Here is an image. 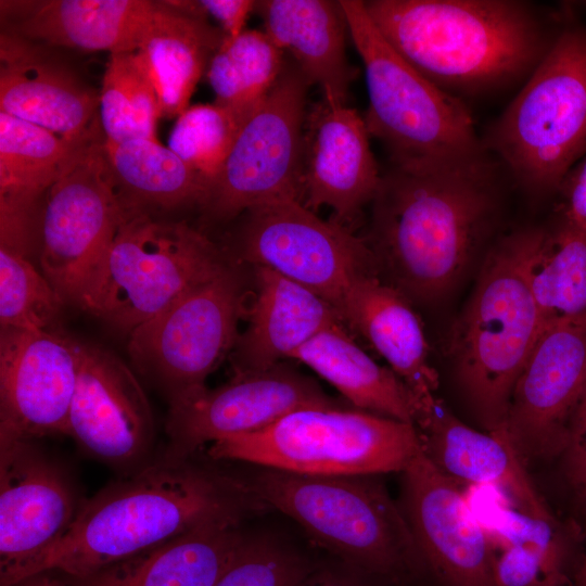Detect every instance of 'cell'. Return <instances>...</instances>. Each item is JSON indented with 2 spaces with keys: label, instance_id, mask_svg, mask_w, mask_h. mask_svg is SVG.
Here are the masks:
<instances>
[{
  "label": "cell",
  "instance_id": "6da1fadb",
  "mask_svg": "<svg viewBox=\"0 0 586 586\" xmlns=\"http://www.w3.org/2000/svg\"><path fill=\"white\" fill-rule=\"evenodd\" d=\"M192 458L162 456L102 488L81 504L65 534L8 586L47 571L84 577L202 525L241 521L258 502L243 476Z\"/></svg>",
  "mask_w": 586,
  "mask_h": 586
},
{
  "label": "cell",
  "instance_id": "7a4b0ae2",
  "mask_svg": "<svg viewBox=\"0 0 586 586\" xmlns=\"http://www.w3.org/2000/svg\"><path fill=\"white\" fill-rule=\"evenodd\" d=\"M494 165L395 164L381 177L366 239L390 284L433 302L461 279L496 217Z\"/></svg>",
  "mask_w": 586,
  "mask_h": 586
},
{
  "label": "cell",
  "instance_id": "3957f363",
  "mask_svg": "<svg viewBox=\"0 0 586 586\" xmlns=\"http://www.w3.org/2000/svg\"><path fill=\"white\" fill-rule=\"evenodd\" d=\"M364 5L406 62L456 97L530 75L555 39L520 1L369 0Z\"/></svg>",
  "mask_w": 586,
  "mask_h": 586
},
{
  "label": "cell",
  "instance_id": "277c9868",
  "mask_svg": "<svg viewBox=\"0 0 586 586\" xmlns=\"http://www.w3.org/2000/svg\"><path fill=\"white\" fill-rule=\"evenodd\" d=\"M544 233L512 232L488 250L453 326L449 354L459 385L487 432L501 433L514 384L543 331L530 265Z\"/></svg>",
  "mask_w": 586,
  "mask_h": 586
},
{
  "label": "cell",
  "instance_id": "5b68a950",
  "mask_svg": "<svg viewBox=\"0 0 586 586\" xmlns=\"http://www.w3.org/2000/svg\"><path fill=\"white\" fill-rule=\"evenodd\" d=\"M372 475H314L260 468L250 493L295 520L319 544L374 579L409 586L420 557L403 511Z\"/></svg>",
  "mask_w": 586,
  "mask_h": 586
},
{
  "label": "cell",
  "instance_id": "8992f818",
  "mask_svg": "<svg viewBox=\"0 0 586 586\" xmlns=\"http://www.w3.org/2000/svg\"><path fill=\"white\" fill-rule=\"evenodd\" d=\"M339 4L365 67L368 132L386 145L392 163L458 166L488 160L461 99L402 58L377 29L364 1Z\"/></svg>",
  "mask_w": 586,
  "mask_h": 586
},
{
  "label": "cell",
  "instance_id": "52a82bcc",
  "mask_svg": "<svg viewBox=\"0 0 586 586\" xmlns=\"http://www.w3.org/2000/svg\"><path fill=\"white\" fill-rule=\"evenodd\" d=\"M415 424L360 409L309 407L211 444L213 460L314 475L403 472L421 451Z\"/></svg>",
  "mask_w": 586,
  "mask_h": 586
},
{
  "label": "cell",
  "instance_id": "ba28073f",
  "mask_svg": "<svg viewBox=\"0 0 586 586\" xmlns=\"http://www.w3.org/2000/svg\"><path fill=\"white\" fill-rule=\"evenodd\" d=\"M229 264L213 241L183 221L129 215L78 307L130 333Z\"/></svg>",
  "mask_w": 586,
  "mask_h": 586
},
{
  "label": "cell",
  "instance_id": "9c48e42d",
  "mask_svg": "<svg viewBox=\"0 0 586 586\" xmlns=\"http://www.w3.org/2000/svg\"><path fill=\"white\" fill-rule=\"evenodd\" d=\"M486 142L527 189L557 191L586 154V28L556 35Z\"/></svg>",
  "mask_w": 586,
  "mask_h": 586
},
{
  "label": "cell",
  "instance_id": "30bf717a",
  "mask_svg": "<svg viewBox=\"0 0 586 586\" xmlns=\"http://www.w3.org/2000/svg\"><path fill=\"white\" fill-rule=\"evenodd\" d=\"M310 82L286 64L267 95L243 123L199 204L204 217L225 222L273 200L301 202L306 98Z\"/></svg>",
  "mask_w": 586,
  "mask_h": 586
},
{
  "label": "cell",
  "instance_id": "8fae6325",
  "mask_svg": "<svg viewBox=\"0 0 586 586\" xmlns=\"http://www.w3.org/2000/svg\"><path fill=\"white\" fill-rule=\"evenodd\" d=\"M242 311V280L229 264L133 329L129 355L168 400L196 393L206 387L207 377L235 345Z\"/></svg>",
  "mask_w": 586,
  "mask_h": 586
},
{
  "label": "cell",
  "instance_id": "7c38bea8",
  "mask_svg": "<svg viewBox=\"0 0 586 586\" xmlns=\"http://www.w3.org/2000/svg\"><path fill=\"white\" fill-rule=\"evenodd\" d=\"M235 249L240 260L295 281L337 313L358 277L379 272L366 239L319 218L294 199L273 200L244 212Z\"/></svg>",
  "mask_w": 586,
  "mask_h": 586
},
{
  "label": "cell",
  "instance_id": "4fadbf2b",
  "mask_svg": "<svg viewBox=\"0 0 586 586\" xmlns=\"http://www.w3.org/2000/svg\"><path fill=\"white\" fill-rule=\"evenodd\" d=\"M125 217L104 140L94 139L79 151L42 203L39 262L65 303L78 306Z\"/></svg>",
  "mask_w": 586,
  "mask_h": 586
},
{
  "label": "cell",
  "instance_id": "5bb4252c",
  "mask_svg": "<svg viewBox=\"0 0 586 586\" xmlns=\"http://www.w3.org/2000/svg\"><path fill=\"white\" fill-rule=\"evenodd\" d=\"M168 402L163 457L169 459L191 458L206 443L262 430L298 409L341 407L315 381L282 362L235 372L217 388Z\"/></svg>",
  "mask_w": 586,
  "mask_h": 586
},
{
  "label": "cell",
  "instance_id": "9a60e30c",
  "mask_svg": "<svg viewBox=\"0 0 586 586\" xmlns=\"http://www.w3.org/2000/svg\"><path fill=\"white\" fill-rule=\"evenodd\" d=\"M404 473V514L419 557L418 582L434 586H495L492 537L457 482L421 451Z\"/></svg>",
  "mask_w": 586,
  "mask_h": 586
},
{
  "label": "cell",
  "instance_id": "2e32d148",
  "mask_svg": "<svg viewBox=\"0 0 586 586\" xmlns=\"http://www.w3.org/2000/svg\"><path fill=\"white\" fill-rule=\"evenodd\" d=\"M67 435L89 456L124 475L153 461L155 425L150 403L131 369L109 349L80 344Z\"/></svg>",
  "mask_w": 586,
  "mask_h": 586
},
{
  "label": "cell",
  "instance_id": "e0dca14e",
  "mask_svg": "<svg viewBox=\"0 0 586 586\" xmlns=\"http://www.w3.org/2000/svg\"><path fill=\"white\" fill-rule=\"evenodd\" d=\"M80 344L50 330L1 328L0 444L67 435Z\"/></svg>",
  "mask_w": 586,
  "mask_h": 586
},
{
  "label": "cell",
  "instance_id": "ac0fdd59",
  "mask_svg": "<svg viewBox=\"0 0 586 586\" xmlns=\"http://www.w3.org/2000/svg\"><path fill=\"white\" fill-rule=\"evenodd\" d=\"M585 387L586 328H544L514 384L506 423L525 464L562 455Z\"/></svg>",
  "mask_w": 586,
  "mask_h": 586
},
{
  "label": "cell",
  "instance_id": "d6986e66",
  "mask_svg": "<svg viewBox=\"0 0 586 586\" xmlns=\"http://www.w3.org/2000/svg\"><path fill=\"white\" fill-rule=\"evenodd\" d=\"M81 504L34 440L0 444V586L65 534Z\"/></svg>",
  "mask_w": 586,
  "mask_h": 586
},
{
  "label": "cell",
  "instance_id": "ffe728a7",
  "mask_svg": "<svg viewBox=\"0 0 586 586\" xmlns=\"http://www.w3.org/2000/svg\"><path fill=\"white\" fill-rule=\"evenodd\" d=\"M369 137L356 110L324 99L314 103L304 123L301 203L313 212L330 207L333 221L351 229L381 182Z\"/></svg>",
  "mask_w": 586,
  "mask_h": 586
},
{
  "label": "cell",
  "instance_id": "44dd1931",
  "mask_svg": "<svg viewBox=\"0 0 586 586\" xmlns=\"http://www.w3.org/2000/svg\"><path fill=\"white\" fill-rule=\"evenodd\" d=\"M51 48L1 31L0 111L69 140L94 137L99 92Z\"/></svg>",
  "mask_w": 586,
  "mask_h": 586
},
{
  "label": "cell",
  "instance_id": "7402d4cb",
  "mask_svg": "<svg viewBox=\"0 0 586 586\" xmlns=\"http://www.w3.org/2000/svg\"><path fill=\"white\" fill-rule=\"evenodd\" d=\"M415 425L423 454L455 482L493 485L514 508L539 519L556 518L537 493L507 432L482 433L460 421L430 394L417 397Z\"/></svg>",
  "mask_w": 586,
  "mask_h": 586
},
{
  "label": "cell",
  "instance_id": "603a6c76",
  "mask_svg": "<svg viewBox=\"0 0 586 586\" xmlns=\"http://www.w3.org/2000/svg\"><path fill=\"white\" fill-rule=\"evenodd\" d=\"M1 31L53 48L137 51L151 24L156 1H1Z\"/></svg>",
  "mask_w": 586,
  "mask_h": 586
},
{
  "label": "cell",
  "instance_id": "cb8c5ba5",
  "mask_svg": "<svg viewBox=\"0 0 586 586\" xmlns=\"http://www.w3.org/2000/svg\"><path fill=\"white\" fill-rule=\"evenodd\" d=\"M256 296L238 336L235 372L265 370L291 358L320 332L344 324L323 297L266 267H255Z\"/></svg>",
  "mask_w": 586,
  "mask_h": 586
},
{
  "label": "cell",
  "instance_id": "d4e9b609",
  "mask_svg": "<svg viewBox=\"0 0 586 586\" xmlns=\"http://www.w3.org/2000/svg\"><path fill=\"white\" fill-rule=\"evenodd\" d=\"M234 520L212 522L112 563L75 586H214L246 537Z\"/></svg>",
  "mask_w": 586,
  "mask_h": 586
},
{
  "label": "cell",
  "instance_id": "484cf974",
  "mask_svg": "<svg viewBox=\"0 0 586 586\" xmlns=\"http://www.w3.org/2000/svg\"><path fill=\"white\" fill-rule=\"evenodd\" d=\"M339 314L387 361L417 397L435 394L438 375L429 360L422 323L409 300L378 273L358 277Z\"/></svg>",
  "mask_w": 586,
  "mask_h": 586
},
{
  "label": "cell",
  "instance_id": "4316f807",
  "mask_svg": "<svg viewBox=\"0 0 586 586\" xmlns=\"http://www.w3.org/2000/svg\"><path fill=\"white\" fill-rule=\"evenodd\" d=\"M256 12L264 31L310 84L320 87L326 101L345 104L354 78L345 53L348 31L339 1L259 0Z\"/></svg>",
  "mask_w": 586,
  "mask_h": 586
},
{
  "label": "cell",
  "instance_id": "83f0119b",
  "mask_svg": "<svg viewBox=\"0 0 586 586\" xmlns=\"http://www.w3.org/2000/svg\"><path fill=\"white\" fill-rule=\"evenodd\" d=\"M225 35L178 1H156L148 33L137 52L155 86L162 116H179L220 47Z\"/></svg>",
  "mask_w": 586,
  "mask_h": 586
},
{
  "label": "cell",
  "instance_id": "f1b7e54d",
  "mask_svg": "<svg viewBox=\"0 0 586 586\" xmlns=\"http://www.w3.org/2000/svg\"><path fill=\"white\" fill-rule=\"evenodd\" d=\"M290 359L313 369L357 409L415 424L416 395L391 368L362 351L344 324L320 332Z\"/></svg>",
  "mask_w": 586,
  "mask_h": 586
},
{
  "label": "cell",
  "instance_id": "f546056e",
  "mask_svg": "<svg viewBox=\"0 0 586 586\" xmlns=\"http://www.w3.org/2000/svg\"><path fill=\"white\" fill-rule=\"evenodd\" d=\"M104 150L126 216L200 204L205 180L157 139L104 142Z\"/></svg>",
  "mask_w": 586,
  "mask_h": 586
},
{
  "label": "cell",
  "instance_id": "4dcf8cb0",
  "mask_svg": "<svg viewBox=\"0 0 586 586\" xmlns=\"http://www.w3.org/2000/svg\"><path fill=\"white\" fill-rule=\"evenodd\" d=\"M94 139L69 140L0 111V208L38 211L48 190Z\"/></svg>",
  "mask_w": 586,
  "mask_h": 586
},
{
  "label": "cell",
  "instance_id": "1f68e13d",
  "mask_svg": "<svg viewBox=\"0 0 586 586\" xmlns=\"http://www.w3.org/2000/svg\"><path fill=\"white\" fill-rule=\"evenodd\" d=\"M543 329L586 328V230L563 219L545 230L530 265Z\"/></svg>",
  "mask_w": 586,
  "mask_h": 586
},
{
  "label": "cell",
  "instance_id": "d6a6232c",
  "mask_svg": "<svg viewBox=\"0 0 586 586\" xmlns=\"http://www.w3.org/2000/svg\"><path fill=\"white\" fill-rule=\"evenodd\" d=\"M284 54L264 30L245 29L235 38L225 37L205 72L215 103L256 107L281 76Z\"/></svg>",
  "mask_w": 586,
  "mask_h": 586
},
{
  "label": "cell",
  "instance_id": "836d02e7",
  "mask_svg": "<svg viewBox=\"0 0 586 586\" xmlns=\"http://www.w3.org/2000/svg\"><path fill=\"white\" fill-rule=\"evenodd\" d=\"M100 125L106 144L156 139L158 95L137 51L110 54L99 91Z\"/></svg>",
  "mask_w": 586,
  "mask_h": 586
},
{
  "label": "cell",
  "instance_id": "e575fe53",
  "mask_svg": "<svg viewBox=\"0 0 586 586\" xmlns=\"http://www.w3.org/2000/svg\"><path fill=\"white\" fill-rule=\"evenodd\" d=\"M253 110L215 102L189 106L178 116L168 137V148L191 166L207 187L222 167Z\"/></svg>",
  "mask_w": 586,
  "mask_h": 586
},
{
  "label": "cell",
  "instance_id": "d590c367",
  "mask_svg": "<svg viewBox=\"0 0 586 586\" xmlns=\"http://www.w3.org/2000/svg\"><path fill=\"white\" fill-rule=\"evenodd\" d=\"M65 304L62 296L27 258V254L0 246L1 328L49 330Z\"/></svg>",
  "mask_w": 586,
  "mask_h": 586
},
{
  "label": "cell",
  "instance_id": "8d00e7d4",
  "mask_svg": "<svg viewBox=\"0 0 586 586\" xmlns=\"http://www.w3.org/2000/svg\"><path fill=\"white\" fill-rule=\"evenodd\" d=\"M313 570L300 556L265 538H247L214 586H295Z\"/></svg>",
  "mask_w": 586,
  "mask_h": 586
},
{
  "label": "cell",
  "instance_id": "74e56055",
  "mask_svg": "<svg viewBox=\"0 0 586 586\" xmlns=\"http://www.w3.org/2000/svg\"><path fill=\"white\" fill-rule=\"evenodd\" d=\"M566 480L577 493L586 487V387L572 416L561 455Z\"/></svg>",
  "mask_w": 586,
  "mask_h": 586
},
{
  "label": "cell",
  "instance_id": "f35d334b",
  "mask_svg": "<svg viewBox=\"0 0 586 586\" xmlns=\"http://www.w3.org/2000/svg\"><path fill=\"white\" fill-rule=\"evenodd\" d=\"M559 218L586 230V154L561 180Z\"/></svg>",
  "mask_w": 586,
  "mask_h": 586
},
{
  "label": "cell",
  "instance_id": "ab89813d",
  "mask_svg": "<svg viewBox=\"0 0 586 586\" xmlns=\"http://www.w3.org/2000/svg\"><path fill=\"white\" fill-rule=\"evenodd\" d=\"M205 15L213 16L227 39L238 37L244 29L250 13L254 12L253 0H201Z\"/></svg>",
  "mask_w": 586,
  "mask_h": 586
},
{
  "label": "cell",
  "instance_id": "60d3db41",
  "mask_svg": "<svg viewBox=\"0 0 586 586\" xmlns=\"http://www.w3.org/2000/svg\"><path fill=\"white\" fill-rule=\"evenodd\" d=\"M295 586H366L359 582L329 573L310 572Z\"/></svg>",
  "mask_w": 586,
  "mask_h": 586
},
{
  "label": "cell",
  "instance_id": "b9f144b4",
  "mask_svg": "<svg viewBox=\"0 0 586 586\" xmlns=\"http://www.w3.org/2000/svg\"><path fill=\"white\" fill-rule=\"evenodd\" d=\"M14 586H75L72 579L59 572L47 571L34 574Z\"/></svg>",
  "mask_w": 586,
  "mask_h": 586
},
{
  "label": "cell",
  "instance_id": "7bdbcfd3",
  "mask_svg": "<svg viewBox=\"0 0 586 586\" xmlns=\"http://www.w3.org/2000/svg\"><path fill=\"white\" fill-rule=\"evenodd\" d=\"M574 586H586V551H585V556L583 558L579 571L576 575Z\"/></svg>",
  "mask_w": 586,
  "mask_h": 586
},
{
  "label": "cell",
  "instance_id": "ee69618b",
  "mask_svg": "<svg viewBox=\"0 0 586 586\" xmlns=\"http://www.w3.org/2000/svg\"><path fill=\"white\" fill-rule=\"evenodd\" d=\"M578 496L582 500V505L586 508V487L578 493Z\"/></svg>",
  "mask_w": 586,
  "mask_h": 586
}]
</instances>
